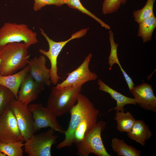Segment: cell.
Masks as SVG:
<instances>
[{
    "mask_svg": "<svg viewBox=\"0 0 156 156\" xmlns=\"http://www.w3.org/2000/svg\"><path fill=\"white\" fill-rule=\"evenodd\" d=\"M28 48L23 42H15L0 49V75L13 74L26 66L30 56Z\"/></svg>",
    "mask_w": 156,
    "mask_h": 156,
    "instance_id": "obj_1",
    "label": "cell"
},
{
    "mask_svg": "<svg viewBox=\"0 0 156 156\" xmlns=\"http://www.w3.org/2000/svg\"><path fill=\"white\" fill-rule=\"evenodd\" d=\"M82 84L52 88L47 103V107L57 117L70 111L75 105L82 90Z\"/></svg>",
    "mask_w": 156,
    "mask_h": 156,
    "instance_id": "obj_2",
    "label": "cell"
},
{
    "mask_svg": "<svg viewBox=\"0 0 156 156\" xmlns=\"http://www.w3.org/2000/svg\"><path fill=\"white\" fill-rule=\"evenodd\" d=\"M37 36L25 24L5 23L0 29V49L8 44L22 42L29 48L38 42Z\"/></svg>",
    "mask_w": 156,
    "mask_h": 156,
    "instance_id": "obj_3",
    "label": "cell"
},
{
    "mask_svg": "<svg viewBox=\"0 0 156 156\" xmlns=\"http://www.w3.org/2000/svg\"><path fill=\"white\" fill-rule=\"evenodd\" d=\"M106 122L100 120L85 135L83 139L76 144L77 155L88 156L93 153L98 156H111L107 151L102 141L101 134Z\"/></svg>",
    "mask_w": 156,
    "mask_h": 156,
    "instance_id": "obj_4",
    "label": "cell"
},
{
    "mask_svg": "<svg viewBox=\"0 0 156 156\" xmlns=\"http://www.w3.org/2000/svg\"><path fill=\"white\" fill-rule=\"evenodd\" d=\"M77 102V103L69 111L70 119L67 129L64 133V139L57 145L56 148L57 149L72 145L76 128L90 111L94 107L87 97L80 93L78 96Z\"/></svg>",
    "mask_w": 156,
    "mask_h": 156,
    "instance_id": "obj_5",
    "label": "cell"
},
{
    "mask_svg": "<svg viewBox=\"0 0 156 156\" xmlns=\"http://www.w3.org/2000/svg\"><path fill=\"white\" fill-rule=\"evenodd\" d=\"M88 29L89 28L82 29L73 34L67 40L56 42L49 38L42 29H40L41 34L45 38L48 43L49 49L47 51L44 49H40L39 51L41 53L47 57L50 61L51 66L50 69V79L53 85L57 84L59 79L60 78L57 74V60L58 57L63 48L71 40L80 38L84 36Z\"/></svg>",
    "mask_w": 156,
    "mask_h": 156,
    "instance_id": "obj_6",
    "label": "cell"
},
{
    "mask_svg": "<svg viewBox=\"0 0 156 156\" xmlns=\"http://www.w3.org/2000/svg\"><path fill=\"white\" fill-rule=\"evenodd\" d=\"M53 129L33 135L24 144L25 152L28 156H51V149L58 136Z\"/></svg>",
    "mask_w": 156,
    "mask_h": 156,
    "instance_id": "obj_7",
    "label": "cell"
},
{
    "mask_svg": "<svg viewBox=\"0 0 156 156\" xmlns=\"http://www.w3.org/2000/svg\"><path fill=\"white\" fill-rule=\"evenodd\" d=\"M28 106L33 115L34 132L49 127L55 131L64 133L65 130L58 123L57 117L47 107L40 103Z\"/></svg>",
    "mask_w": 156,
    "mask_h": 156,
    "instance_id": "obj_8",
    "label": "cell"
},
{
    "mask_svg": "<svg viewBox=\"0 0 156 156\" xmlns=\"http://www.w3.org/2000/svg\"><path fill=\"white\" fill-rule=\"evenodd\" d=\"M28 105L15 99L10 106L25 141L34 134V119Z\"/></svg>",
    "mask_w": 156,
    "mask_h": 156,
    "instance_id": "obj_9",
    "label": "cell"
},
{
    "mask_svg": "<svg viewBox=\"0 0 156 156\" xmlns=\"http://www.w3.org/2000/svg\"><path fill=\"white\" fill-rule=\"evenodd\" d=\"M19 141L24 140L10 107L0 116V142Z\"/></svg>",
    "mask_w": 156,
    "mask_h": 156,
    "instance_id": "obj_10",
    "label": "cell"
},
{
    "mask_svg": "<svg viewBox=\"0 0 156 156\" xmlns=\"http://www.w3.org/2000/svg\"><path fill=\"white\" fill-rule=\"evenodd\" d=\"M92 54L90 53L86 57L82 63L76 69L67 74L66 79L56 87H61L71 85L82 84L86 82L96 80L98 76L95 72L89 70V66Z\"/></svg>",
    "mask_w": 156,
    "mask_h": 156,
    "instance_id": "obj_11",
    "label": "cell"
},
{
    "mask_svg": "<svg viewBox=\"0 0 156 156\" xmlns=\"http://www.w3.org/2000/svg\"><path fill=\"white\" fill-rule=\"evenodd\" d=\"M130 92L141 107L153 113L156 112V97L151 85L144 82L134 86Z\"/></svg>",
    "mask_w": 156,
    "mask_h": 156,
    "instance_id": "obj_12",
    "label": "cell"
},
{
    "mask_svg": "<svg viewBox=\"0 0 156 156\" xmlns=\"http://www.w3.org/2000/svg\"><path fill=\"white\" fill-rule=\"evenodd\" d=\"M46 56L42 55L29 60L28 63L30 67L29 74L36 83L44 87L50 86L52 83L50 69L46 65Z\"/></svg>",
    "mask_w": 156,
    "mask_h": 156,
    "instance_id": "obj_13",
    "label": "cell"
},
{
    "mask_svg": "<svg viewBox=\"0 0 156 156\" xmlns=\"http://www.w3.org/2000/svg\"><path fill=\"white\" fill-rule=\"evenodd\" d=\"M44 89V87L36 83L28 73L21 84L17 99L28 105L36 100Z\"/></svg>",
    "mask_w": 156,
    "mask_h": 156,
    "instance_id": "obj_14",
    "label": "cell"
},
{
    "mask_svg": "<svg viewBox=\"0 0 156 156\" xmlns=\"http://www.w3.org/2000/svg\"><path fill=\"white\" fill-rule=\"evenodd\" d=\"M99 110L94 107L88 113L78 125L74 132L73 144L76 145L83 139L86 134L97 123Z\"/></svg>",
    "mask_w": 156,
    "mask_h": 156,
    "instance_id": "obj_15",
    "label": "cell"
},
{
    "mask_svg": "<svg viewBox=\"0 0 156 156\" xmlns=\"http://www.w3.org/2000/svg\"><path fill=\"white\" fill-rule=\"evenodd\" d=\"M30 66L28 64L21 71L11 75H0V85L10 90L14 94L15 98L18 99V92L21 84L29 73Z\"/></svg>",
    "mask_w": 156,
    "mask_h": 156,
    "instance_id": "obj_16",
    "label": "cell"
},
{
    "mask_svg": "<svg viewBox=\"0 0 156 156\" xmlns=\"http://www.w3.org/2000/svg\"><path fill=\"white\" fill-rule=\"evenodd\" d=\"M127 133L130 139L143 146L145 145L146 141L153 136L148 126L141 120H136L132 127Z\"/></svg>",
    "mask_w": 156,
    "mask_h": 156,
    "instance_id": "obj_17",
    "label": "cell"
},
{
    "mask_svg": "<svg viewBox=\"0 0 156 156\" xmlns=\"http://www.w3.org/2000/svg\"><path fill=\"white\" fill-rule=\"evenodd\" d=\"M97 84L99 86V90L108 93L112 98L116 101V107L109 109L106 113L114 110L124 111V107L125 105L129 104H137L134 99L127 97L117 92L105 84L101 79H98Z\"/></svg>",
    "mask_w": 156,
    "mask_h": 156,
    "instance_id": "obj_18",
    "label": "cell"
},
{
    "mask_svg": "<svg viewBox=\"0 0 156 156\" xmlns=\"http://www.w3.org/2000/svg\"><path fill=\"white\" fill-rule=\"evenodd\" d=\"M114 151L118 156H140L141 151L134 147L128 145L123 139L118 138H113L111 144Z\"/></svg>",
    "mask_w": 156,
    "mask_h": 156,
    "instance_id": "obj_19",
    "label": "cell"
},
{
    "mask_svg": "<svg viewBox=\"0 0 156 156\" xmlns=\"http://www.w3.org/2000/svg\"><path fill=\"white\" fill-rule=\"evenodd\" d=\"M114 119L117 122V128L121 132H127L129 131L133 125L136 120L129 112L116 110Z\"/></svg>",
    "mask_w": 156,
    "mask_h": 156,
    "instance_id": "obj_20",
    "label": "cell"
},
{
    "mask_svg": "<svg viewBox=\"0 0 156 156\" xmlns=\"http://www.w3.org/2000/svg\"><path fill=\"white\" fill-rule=\"evenodd\" d=\"M138 36L144 42L151 40L154 29L156 27V18L153 16L143 21L139 24Z\"/></svg>",
    "mask_w": 156,
    "mask_h": 156,
    "instance_id": "obj_21",
    "label": "cell"
},
{
    "mask_svg": "<svg viewBox=\"0 0 156 156\" xmlns=\"http://www.w3.org/2000/svg\"><path fill=\"white\" fill-rule=\"evenodd\" d=\"M23 141H19L9 143L0 142V151L8 156H22L24 146Z\"/></svg>",
    "mask_w": 156,
    "mask_h": 156,
    "instance_id": "obj_22",
    "label": "cell"
},
{
    "mask_svg": "<svg viewBox=\"0 0 156 156\" xmlns=\"http://www.w3.org/2000/svg\"><path fill=\"white\" fill-rule=\"evenodd\" d=\"M15 99L14 94L10 90L0 85V116L10 107Z\"/></svg>",
    "mask_w": 156,
    "mask_h": 156,
    "instance_id": "obj_23",
    "label": "cell"
},
{
    "mask_svg": "<svg viewBox=\"0 0 156 156\" xmlns=\"http://www.w3.org/2000/svg\"><path fill=\"white\" fill-rule=\"evenodd\" d=\"M155 1V0H147L142 8L133 12L135 20L138 24L144 20L155 16L153 6Z\"/></svg>",
    "mask_w": 156,
    "mask_h": 156,
    "instance_id": "obj_24",
    "label": "cell"
},
{
    "mask_svg": "<svg viewBox=\"0 0 156 156\" xmlns=\"http://www.w3.org/2000/svg\"><path fill=\"white\" fill-rule=\"evenodd\" d=\"M63 0L64 4L67 5L69 8L77 10L81 12L90 16L97 21L102 27L106 29H110L109 25L106 24L94 14L84 7L81 3L80 0Z\"/></svg>",
    "mask_w": 156,
    "mask_h": 156,
    "instance_id": "obj_25",
    "label": "cell"
},
{
    "mask_svg": "<svg viewBox=\"0 0 156 156\" xmlns=\"http://www.w3.org/2000/svg\"><path fill=\"white\" fill-rule=\"evenodd\" d=\"M109 40L110 44V52L108 58V63L109 66V69H111L115 64L118 65L120 64L118 58L117 50L118 44L114 41V34L112 30H109Z\"/></svg>",
    "mask_w": 156,
    "mask_h": 156,
    "instance_id": "obj_26",
    "label": "cell"
},
{
    "mask_svg": "<svg viewBox=\"0 0 156 156\" xmlns=\"http://www.w3.org/2000/svg\"><path fill=\"white\" fill-rule=\"evenodd\" d=\"M122 0H104L102 5L103 13L106 14L115 12L120 8Z\"/></svg>",
    "mask_w": 156,
    "mask_h": 156,
    "instance_id": "obj_27",
    "label": "cell"
},
{
    "mask_svg": "<svg viewBox=\"0 0 156 156\" xmlns=\"http://www.w3.org/2000/svg\"><path fill=\"white\" fill-rule=\"evenodd\" d=\"M33 10L36 11L46 5L60 6L64 4L63 0H34Z\"/></svg>",
    "mask_w": 156,
    "mask_h": 156,
    "instance_id": "obj_28",
    "label": "cell"
},
{
    "mask_svg": "<svg viewBox=\"0 0 156 156\" xmlns=\"http://www.w3.org/2000/svg\"><path fill=\"white\" fill-rule=\"evenodd\" d=\"M118 65L124 77L130 92L131 89L135 86V84L132 79L123 70L120 63Z\"/></svg>",
    "mask_w": 156,
    "mask_h": 156,
    "instance_id": "obj_29",
    "label": "cell"
},
{
    "mask_svg": "<svg viewBox=\"0 0 156 156\" xmlns=\"http://www.w3.org/2000/svg\"><path fill=\"white\" fill-rule=\"evenodd\" d=\"M127 0H121V4L122 5H124L126 3Z\"/></svg>",
    "mask_w": 156,
    "mask_h": 156,
    "instance_id": "obj_30",
    "label": "cell"
},
{
    "mask_svg": "<svg viewBox=\"0 0 156 156\" xmlns=\"http://www.w3.org/2000/svg\"><path fill=\"white\" fill-rule=\"evenodd\" d=\"M6 155H5L3 153L0 151V156H6Z\"/></svg>",
    "mask_w": 156,
    "mask_h": 156,
    "instance_id": "obj_31",
    "label": "cell"
},
{
    "mask_svg": "<svg viewBox=\"0 0 156 156\" xmlns=\"http://www.w3.org/2000/svg\"><path fill=\"white\" fill-rule=\"evenodd\" d=\"M0 62H1V60H0Z\"/></svg>",
    "mask_w": 156,
    "mask_h": 156,
    "instance_id": "obj_32",
    "label": "cell"
}]
</instances>
